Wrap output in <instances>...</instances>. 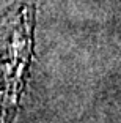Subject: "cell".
<instances>
[{
    "instance_id": "obj_1",
    "label": "cell",
    "mask_w": 121,
    "mask_h": 123,
    "mask_svg": "<svg viewBox=\"0 0 121 123\" xmlns=\"http://www.w3.org/2000/svg\"><path fill=\"white\" fill-rule=\"evenodd\" d=\"M38 0H16L0 18V63L3 65L2 111L16 114L33 60Z\"/></svg>"
}]
</instances>
